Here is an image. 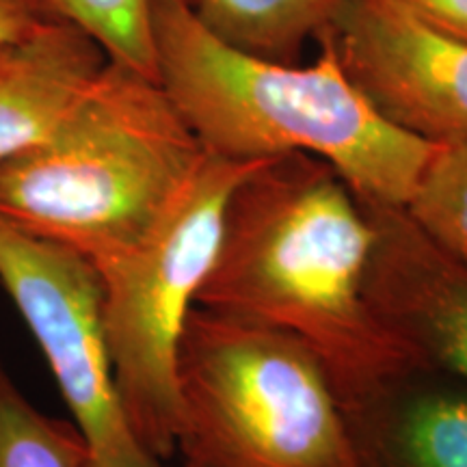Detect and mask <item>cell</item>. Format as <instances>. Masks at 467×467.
<instances>
[{"instance_id":"cell-1","label":"cell","mask_w":467,"mask_h":467,"mask_svg":"<svg viewBox=\"0 0 467 467\" xmlns=\"http://www.w3.org/2000/svg\"><path fill=\"white\" fill-rule=\"evenodd\" d=\"M370 217L325 161H265L232 192L197 306L273 327L323 364L348 418L424 370L366 292Z\"/></svg>"},{"instance_id":"cell-2","label":"cell","mask_w":467,"mask_h":467,"mask_svg":"<svg viewBox=\"0 0 467 467\" xmlns=\"http://www.w3.org/2000/svg\"><path fill=\"white\" fill-rule=\"evenodd\" d=\"M151 37L156 80L208 154H307L334 167L359 200L402 208L437 148L377 113L325 35L309 66L271 61L221 42L191 0H156Z\"/></svg>"},{"instance_id":"cell-3","label":"cell","mask_w":467,"mask_h":467,"mask_svg":"<svg viewBox=\"0 0 467 467\" xmlns=\"http://www.w3.org/2000/svg\"><path fill=\"white\" fill-rule=\"evenodd\" d=\"M203 154L159 80L107 58L42 141L0 161V219L100 268L150 236Z\"/></svg>"},{"instance_id":"cell-4","label":"cell","mask_w":467,"mask_h":467,"mask_svg":"<svg viewBox=\"0 0 467 467\" xmlns=\"http://www.w3.org/2000/svg\"><path fill=\"white\" fill-rule=\"evenodd\" d=\"M175 383L184 467H366L329 375L290 334L195 306Z\"/></svg>"},{"instance_id":"cell-5","label":"cell","mask_w":467,"mask_h":467,"mask_svg":"<svg viewBox=\"0 0 467 467\" xmlns=\"http://www.w3.org/2000/svg\"><path fill=\"white\" fill-rule=\"evenodd\" d=\"M262 162L206 151L150 236L96 268L117 388L139 440L162 461L173 454L180 337L217 255L227 202Z\"/></svg>"},{"instance_id":"cell-6","label":"cell","mask_w":467,"mask_h":467,"mask_svg":"<svg viewBox=\"0 0 467 467\" xmlns=\"http://www.w3.org/2000/svg\"><path fill=\"white\" fill-rule=\"evenodd\" d=\"M0 285L42 348L87 448L85 467H167L128 418L102 327L96 268L0 219Z\"/></svg>"},{"instance_id":"cell-7","label":"cell","mask_w":467,"mask_h":467,"mask_svg":"<svg viewBox=\"0 0 467 467\" xmlns=\"http://www.w3.org/2000/svg\"><path fill=\"white\" fill-rule=\"evenodd\" d=\"M377 113L431 143L467 134V42L400 0H344L325 33Z\"/></svg>"},{"instance_id":"cell-8","label":"cell","mask_w":467,"mask_h":467,"mask_svg":"<svg viewBox=\"0 0 467 467\" xmlns=\"http://www.w3.org/2000/svg\"><path fill=\"white\" fill-rule=\"evenodd\" d=\"M364 206L375 232L366 277L372 309L424 370L467 385V266L402 208Z\"/></svg>"},{"instance_id":"cell-9","label":"cell","mask_w":467,"mask_h":467,"mask_svg":"<svg viewBox=\"0 0 467 467\" xmlns=\"http://www.w3.org/2000/svg\"><path fill=\"white\" fill-rule=\"evenodd\" d=\"M104 63L100 46L67 20L0 42V161L42 141Z\"/></svg>"},{"instance_id":"cell-10","label":"cell","mask_w":467,"mask_h":467,"mask_svg":"<svg viewBox=\"0 0 467 467\" xmlns=\"http://www.w3.org/2000/svg\"><path fill=\"white\" fill-rule=\"evenodd\" d=\"M366 467H467V385L416 370L350 418Z\"/></svg>"},{"instance_id":"cell-11","label":"cell","mask_w":467,"mask_h":467,"mask_svg":"<svg viewBox=\"0 0 467 467\" xmlns=\"http://www.w3.org/2000/svg\"><path fill=\"white\" fill-rule=\"evenodd\" d=\"M344 0H191L221 42L271 61L296 63V52L327 31Z\"/></svg>"},{"instance_id":"cell-12","label":"cell","mask_w":467,"mask_h":467,"mask_svg":"<svg viewBox=\"0 0 467 467\" xmlns=\"http://www.w3.org/2000/svg\"><path fill=\"white\" fill-rule=\"evenodd\" d=\"M402 210L437 247L467 266V134L437 143Z\"/></svg>"},{"instance_id":"cell-13","label":"cell","mask_w":467,"mask_h":467,"mask_svg":"<svg viewBox=\"0 0 467 467\" xmlns=\"http://www.w3.org/2000/svg\"><path fill=\"white\" fill-rule=\"evenodd\" d=\"M87 448L74 422L33 407L0 358V467H85Z\"/></svg>"},{"instance_id":"cell-14","label":"cell","mask_w":467,"mask_h":467,"mask_svg":"<svg viewBox=\"0 0 467 467\" xmlns=\"http://www.w3.org/2000/svg\"><path fill=\"white\" fill-rule=\"evenodd\" d=\"M55 14L85 31L110 61L156 80L151 11L156 0H48Z\"/></svg>"},{"instance_id":"cell-15","label":"cell","mask_w":467,"mask_h":467,"mask_svg":"<svg viewBox=\"0 0 467 467\" xmlns=\"http://www.w3.org/2000/svg\"><path fill=\"white\" fill-rule=\"evenodd\" d=\"M55 20L63 17L55 14L48 0H0V42L28 37Z\"/></svg>"},{"instance_id":"cell-16","label":"cell","mask_w":467,"mask_h":467,"mask_svg":"<svg viewBox=\"0 0 467 467\" xmlns=\"http://www.w3.org/2000/svg\"><path fill=\"white\" fill-rule=\"evenodd\" d=\"M440 31L467 42V0H400Z\"/></svg>"}]
</instances>
